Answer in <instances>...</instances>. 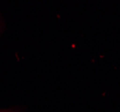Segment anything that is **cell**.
I'll list each match as a JSON object with an SVG mask.
<instances>
[{"mask_svg":"<svg viewBox=\"0 0 120 112\" xmlns=\"http://www.w3.org/2000/svg\"><path fill=\"white\" fill-rule=\"evenodd\" d=\"M0 112H12V111H0Z\"/></svg>","mask_w":120,"mask_h":112,"instance_id":"obj_1","label":"cell"}]
</instances>
